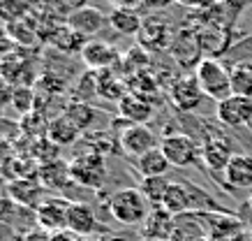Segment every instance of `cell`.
<instances>
[{"instance_id":"obj_43","label":"cell","mask_w":252,"mask_h":241,"mask_svg":"<svg viewBox=\"0 0 252 241\" xmlns=\"http://www.w3.org/2000/svg\"><path fill=\"white\" fill-rule=\"evenodd\" d=\"M190 241H211L208 237H194V239H190Z\"/></svg>"},{"instance_id":"obj_40","label":"cell","mask_w":252,"mask_h":241,"mask_svg":"<svg viewBox=\"0 0 252 241\" xmlns=\"http://www.w3.org/2000/svg\"><path fill=\"white\" fill-rule=\"evenodd\" d=\"M114 7H127V9H139V0H111Z\"/></svg>"},{"instance_id":"obj_46","label":"cell","mask_w":252,"mask_h":241,"mask_svg":"<svg viewBox=\"0 0 252 241\" xmlns=\"http://www.w3.org/2000/svg\"><path fill=\"white\" fill-rule=\"evenodd\" d=\"M79 241H91V239L88 237H79Z\"/></svg>"},{"instance_id":"obj_4","label":"cell","mask_w":252,"mask_h":241,"mask_svg":"<svg viewBox=\"0 0 252 241\" xmlns=\"http://www.w3.org/2000/svg\"><path fill=\"white\" fill-rule=\"evenodd\" d=\"M162 153L167 156L171 167H190L201 158V146L183 133H169L160 139Z\"/></svg>"},{"instance_id":"obj_2","label":"cell","mask_w":252,"mask_h":241,"mask_svg":"<svg viewBox=\"0 0 252 241\" xmlns=\"http://www.w3.org/2000/svg\"><path fill=\"white\" fill-rule=\"evenodd\" d=\"M194 77H197L204 95L211 100L222 102L229 95H234L231 93V70H227L218 58H204L197 65Z\"/></svg>"},{"instance_id":"obj_12","label":"cell","mask_w":252,"mask_h":241,"mask_svg":"<svg viewBox=\"0 0 252 241\" xmlns=\"http://www.w3.org/2000/svg\"><path fill=\"white\" fill-rule=\"evenodd\" d=\"M65 24H67L72 31H77L81 37L93 39V37H97L99 33H102V28L109 24V16H104L97 7L84 5V7L72 9L67 14V21H65Z\"/></svg>"},{"instance_id":"obj_26","label":"cell","mask_w":252,"mask_h":241,"mask_svg":"<svg viewBox=\"0 0 252 241\" xmlns=\"http://www.w3.org/2000/svg\"><path fill=\"white\" fill-rule=\"evenodd\" d=\"M97 77V95L104 98V100H111V102H121V98L127 91H125V84L121 81V77H116L111 70H99L95 72Z\"/></svg>"},{"instance_id":"obj_45","label":"cell","mask_w":252,"mask_h":241,"mask_svg":"<svg viewBox=\"0 0 252 241\" xmlns=\"http://www.w3.org/2000/svg\"><path fill=\"white\" fill-rule=\"evenodd\" d=\"M146 241H171V239H146Z\"/></svg>"},{"instance_id":"obj_7","label":"cell","mask_w":252,"mask_h":241,"mask_svg":"<svg viewBox=\"0 0 252 241\" xmlns=\"http://www.w3.org/2000/svg\"><path fill=\"white\" fill-rule=\"evenodd\" d=\"M118 146H121L123 153H127L137 160L144 153L160 146V141L146 123H127L118 135Z\"/></svg>"},{"instance_id":"obj_16","label":"cell","mask_w":252,"mask_h":241,"mask_svg":"<svg viewBox=\"0 0 252 241\" xmlns=\"http://www.w3.org/2000/svg\"><path fill=\"white\" fill-rule=\"evenodd\" d=\"M174 227H176V216H171L169 211L158 207L141 223V237H144V241L146 239H171Z\"/></svg>"},{"instance_id":"obj_39","label":"cell","mask_w":252,"mask_h":241,"mask_svg":"<svg viewBox=\"0 0 252 241\" xmlns=\"http://www.w3.org/2000/svg\"><path fill=\"white\" fill-rule=\"evenodd\" d=\"M23 241H49V232H46V230H42V227H37L35 232L26 234V237H23Z\"/></svg>"},{"instance_id":"obj_17","label":"cell","mask_w":252,"mask_h":241,"mask_svg":"<svg viewBox=\"0 0 252 241\" xmlns=\"http://www.w3.org/2000/svg\"><path fill=\"white\" fill-rule=\"evenodd\" d=\"M118 111L127 123H148V118L153 116V104L146 100L144 95L127 91L118 102Z\"/></svg>"},{"instance_id":"obj_15","label":"cell","mask_w":252,"mask_h":241,"mask_svg":"<svg viewBox=\"0 0 252 241\" xmlns=\"http://www.w3.org/2000/svg\"><path fill=\"white\" fill-rule=\"evenodd\" d=\"M231 158H234V151H231V144L222 137H211L201 144V160L211 172H222L229 167Z\"/></svg>"},{"instance_id":"obj_3","label":"cell","mask_w":252,"mask_h":241,"mask_svg":"<svg viewBox=\"0 0 252 241\" xmlns=\"http://www.w3.org/2000/svg\"><path fill=\"white\" fill-rule=\"evenodd\" d=\"M69 174H72V181L79 183V186L99 188L102 183H104V176H107L102 153H97V151L79 153L77 158L69 160Z\"/></svg>"},{"instance_id":"obj_32","label":"cell","mask_w":252,"mask_h":241,"mask_svg":"<svg viewBox=\"0 0 252 241\" xmlns=\"http://www.w3.org/2000/svg\"><path fill=\"white\" fill-rule=\"evenodd\" d=\"M32 104H35V93L28 86H19L12 95V107L19 114H32Z\"/></svg>"},{"instance_id":"obj_8","label":"cell","mask_w":252,"mask_h":241,"mask_svg":"<svg viewBox=\"0 0 252 241\" xmlns=\"http://www.w3.org/2000/svg\"><path fill=\"white\" fill-rule=\"evenodd\" d=\"M174 35H176V31L162 16H146L137 39L141 47L151 49V51H169Z\"/></svg>"},{"instance_id":"obj_24","label":"cell","mask_w":252,"mask_h":241,"mask_svg":"<svg viewBox=\"0 0 252 241\" xmlns=\"http://www.w3.org/2000/svg\"><path fill=\"white\" fill-rule=\"evenodd\" d=\"M37 176H39V183L44 188H63L67 181H72L69 163H63V160H46V163L39 165Z\"/></svg>"},{"instance_id":"obj_41","label":"cell","mask_w":252,"mask_h":241,"mask_svg":"<svg viewBox=\"0 0 252 241\" xmlns=\"http://www.w3.org/2000/svg\"><path fill=\"white\" fill-rule=\"evenodd\" d=\"M99 241H132L130 237H121V234H107L104 239H99Z\"/></svg>"},{"instance_id":"obj_33","label":"cell","mask_w":252,"mask_h":241,"mask_svg":"<svg viewBox=\"0 0 252 241\" xmlns=\"http://www.w3.org/2000/svg\"><path fill=\"white\" fill-rule=\"evenodd\" d=\"M176 0H139V9H146V12H160V9H167L169 5H174Z\"/></svg>"},{"instance_id":"obj_10","label":"cell","mask_w":252,"mask_h":241,"mask_svg":"<svg viewBox=\"0 0 252 241\" xmlns=\"http://www.w3.org/2000/svg\"><path fill=\"white\" fill-rule=\"evenodd\" d=\"M169 98H171V104H174L178 111H194L206 95L201 91L197 77H194V74H188V77H178L171 81V86H169Z\"/></svg>"},{"instance_id":"obj_36","label":"cell","mask_w":252,"mask_h":241,"mask_svg":"<svg viewBox=\"0 0 252 241\" xmlns=\"http://www.w3.org/2000/svg\"><path fill=\"white\" fill-rule=\"evenodd\" d=\"M14 158V148H12V144H9L7 139H0V165L9 163Z\"/></svg>"},{"instance_id":"obj_18","label":"cell","mask_w":252,"mask_h":241,"mask_svg":"<svg viewBox=\"0 0 252 241\" xmlns=\"http://www.w3.org/2000/svg\"><path fill=\"white\" fill-rule=\"evenodd\" d=\"M199 190H190L185 183H171L162 200V209L169 211L171 216H181V213H188V211L194 209V195Z\"/></svg>"},{"instance_id":"obj_35","label":"cell","mask_w":252,"mask_h":241,"mask_svg":"<svg viewBox=\"0 0 252 241\" xmlns=\"http://www.w3.org/2000/svg\"><path fill=\"white\" fill-rule=\"evenodd\" d=\"M12 95H14V91H12L9 81L0 79V109L7 107V104H12Z\"/></svg>"},{"instance_id":"obj_11","label":"cell","mask_w":252,"mask_h":241,"mask_svg":"<svg viewBox=\"0 0 252 241\" xmlns=\"http://www.w3.org/2000/svg\"><path fill=\"white\" fill-rule=\"evenodd\" d=\"M218 121L227 128H243L252 123V98L229 95L227 100L218 102Z\"/></svg>"},{"instance_id":"obj_28","label":"cell","mask_w":252,"mask_h":241,"mask_svg":"<svg viewBox=\"0 0 252 241\" xmlns=\"http://www.w3.org/2000/svg\"><path fill=\"white\" fill-rule=\"evenodd\" d=\"M63 114H67V116L72 118V123L77 125L81 133H84V130H91V125L95 123V118H97L95 109H93L88 102H79V100L77 102H69Z\"/></svg>"},{"instance_id":"obj_6","label":"cell","mask_w":252,"mask_h":241,"mask_svg":"<svg viewBox=\"0 0 252 241\" xmlns=\"http://www.w3.org/2000/svg\"><path fill=\"white\" fill-rule=\"evenodd\" d=\"M169 54H171V58H174L181 68H185V70H197V65L204 61V54H201V47H199L197 31L190 28V26L178 28L174 39H171Z\"/></svg>"},{"instance_id":"obj_21","label":"cell","mask_w":252,"mask_h":241,"mask_svg":"<svg viewBox=\"0 0 252 241\" xmlns=\"http://www.w3.org/2000/svg\"><path fill=\"white\" fill-rule=\"evenodd\" d=\"M146 16L139 9H127V7H114L109 14V26L121 35H139L141 26H144Z\"/></svg>"},{"instance_id":"obj_29","label":"cell","mask_w":252,"mask_h":241,"mask_svg":"<svg viewBox=\"0 0 252 241\" xmlns=\"http://www.w3.org/2000/svg\"><path fill=\"white\" fill-rule=\"evenodd\" d=\"M169 186H171V181H167V176H146V179H141L139 190L144 193V197L151 204L162 207V200H164Z\"/></svg>"},{"instance_id":"obj_22","label":"cell","mask_w":252,"mask_h":241,"mask_svg":"<svg viewBox=\"0 0 252 241\" xmlns=\"http://www.w3.org/2000/svg\"><path fill=\"white\" fill-rule=\"evenodd\" d=\"M46 39L51 42V47L58 49V51H65V54H81L84 44L88 42L86 37H81L77 31H72L67 24L56 26L54 31L46 35Z\"/></svg>"},{"instance_id":"obj_14","label":"cell","mask_w":252,"mask_h":241,"mask_svg":"<svg viewBox=\"0 0 252 241\" xmlns=\"http://www.w3.org/2000/svg\"><path fill=\"white\" fill-rule=\"evenodd\" d=\"M79 56H81V61H84L93 72H99V70H111V65L118 61L121 54H118V49H116L111 42L93 37L84 44V49H81Z\"/></svg>"},{"instance_id":"obj_5","label":"cell","mask_w":252,"mask_h":241,"mask_svg":"<svg viewBox=\"0 0 252 241\" xmlns=\"http://www.w3.org/2000/svg\"><path fill=\"white\" fill-rule=\"evenodd\" d=\"M245 9L243 0H218L215 5L206 9H194V16L197 21L190 24V28H197V26L211 24V26H220V28H227V31H234L238 16Z\"/></svg>"},{"instance_id":"obj_23","label":"cell","mask_w":252,"mask_h":241,"mask_svg":"<svg viewBox=\"0 0 252 241\" xmlns=\"http://www.w3.org/2000/svg\"><path fill=\"white\" fill-rule=\"evenodd\" d=\"M224 181L234 188H250L252 186V156L234 153L229 167L224 170Z\"/></svg>"},{"instance_id":"obj_20","label":"cell","mask_w":252,"mask_h":241,"mask_svg":"<svg viewBox=\"0 0 252 241\" xmlns=\"http://www.w3.org/2000/svg\"><path fill=\"white\" fill-rule=\"evenodd\" d=\"M46 135H49V141H54L56 146H69V144H74L79 139L81 130L72 123V118L67 114H58L56 118L49 121Z\"/></svg>"},{"instance_id":"obj_19","label":"cell","mask_w":252,"mask_h":241,"mask_svg":"<svg viewBox=\"0 0 252 241\" xmlns=\"http://www.w3.org/2000/svg\"><path fill=\"white\" fill-rule=\"evenodd\" d=\"M67 230L74 232L77 237H88L97 230V218L93 209L84 202H72L67 213Z\"/></svg>"},{"instance_id":"obj_9","label":"cell","mask_w":252,"mask_h":241,"mask_svg":"<svg viewBox=\"0 0 252 241\" xmlns=\"http://www.w3.org/2000/svg\"><path fill=\"white\" fill-rule=\"evenodd\" d=\"M72 202L63 200V197H46L42 200L37 209H35V218H37V225L46 232H61L67 230V213Z\"/></svg>"},{"instance_id":"obj_27","label":"cell","mask_w":252,"mask_h":241,"mask_svg":"<svg viewBox=\"0 0 252 241\" xmlns=\"http://www.w3.org/2000/svg\"><path fill=\"white\" fill-rule=\"evenodd\" d=\"M7 33H9V37H12V42L23 44V47L35 44V42H37V37H39L37 26L31 21V16H23V19H19V21L7 24Z\"/></svg>"},{"instance_id":"obj_38","label":"cell","mask_w":252,"mask_h":241,"mask_svg":"<svg viewBox=\"0 0 252 241\" xmlns=\"http://www.w3.org/2000/svg\"><path fill=\"white\" fill-rule=\"evenodd\" d=\"M49 241H79V237L69 230H61V232H51L49 234Z\"/></svg>"},{"instance_id":"obj_30","label":"cell","mask_w":252,"mask_h":241,"mask_svg":"<svg viewBox=\"0 0 252 241\" xmlns=\"http://www.w3.org/2000/svg\"><path fill=\"white\" fill-rule=\"evenodd\" d=\"M231 93L252 98V65L238 63L231 68Z\"/></svg>"},{"instance_id":"obj_1","label":"cell","mask_w":252,"mask_h":241,"mask_svg":"<svg viewBox=\"0 0 252 241\" xmlns=\"http://www.w3.org/2000/svg\"><path fill=\"white\" fill-rule=\"evenodd\" d=\"M151 202L144 197L139 188H121L109 197V213L121 225H141L146 216L151 213Z\"/></svg>"},{"instance_id":"obj_25","label":"cell","mask_w":252,"mask_h":241,"mask_svg":"<svg viewBox=\"0 0 252 241\" xmlns=\"http://www.w3.org/2000/svg\"><path fill=\"white\" fill-rule=\"evenodd\" d=\"M169 167L171 165H169L167 156L162 153L160 146L144 153L141 158H137V170L141 174V179H146V176H164L169 172Z\"/></svg>"},{"instance_id":"obj_34","label":"cell","mask_w":252,"mask_h":241,"mask_svg":"<svg viewBox=\"0 0 252 241\" xmlns=\"http://www.w3.org/2000/svg\"><path fill=\"white\" fill-rule=\"evenodd\" d=\"M12 44H14V42H12V37H9L7 26H0V58L12 54Z\"/></svg>"},{"instance_id":"obj_37","label":"cell","mask_w":252,"mask_h":241,"mask_svg":"<svg viewBox=\"0 0 252 241\" xmlns=\"http://www.w3.org/2000/svg\"><path fill=\"white\" fill-rule=\"evenodd\" d=\"M176 2H181V5H185L190 9H206L211 5H215L218 0H176Z\"/></svg>"},{"instance_id":"obj_42","label":"cell","mask_w":252,"mask_h":241,"mask_svg":"<svg viewBox=\"0 0 252 241\" xmlns=\"http://www.w3.org/2000/svg\"><path fill=\"white\" fill-rule=\"evenodd\" d=\"M84 2H86V0H67V5H69V7H72V9L84 7Z\"/></svg>"},{"instance_id":"obj_31","label":"cell","mask_w":252,"mask_h":241,"mask_svg":"<svg viewBox=\"0 0 252 241\" xmlns=\"http://www.w3.org/2000/svg\"><path fill=\"white\" fill-rule=\"evenodd\" d=\"M26 12H28L26 0H0V19L7 21V24L19 21V19H23V16H28Z\"/></svg>"},{"instance_id":"obj_44","label":"cell","mask_w":252,"mask_h":241,"mask_svg":"<svg viewBox=\"0 0 252 241\" xmlns=\"http://www.w3.org/2000/svg\"><path fill=\"white\" fill-rule=\"evenodd\" d=\"M0 79H2V58H0Z\"/></svg>"},{"instance_id":"obj_13","label":"cell","mask_w":252,"mask_h":241,"mask_svg":"<svg viewBox=\"0 0 252 241\" xmlns=\"http://www.w3.org/2000/svg\"><path fill=\"white\" fill-rule=\"evenodd\" d=\"M194 31H197L199 47H201L204 58H220V56L231 51V31L211 24L197 26Z\"/></svg>"}]
</instances>
